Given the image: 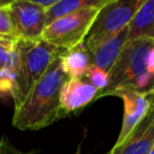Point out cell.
Listing matches in <instances>:
<instances>
[{"instance_id":"cell-15","label":"cell","mask_w":154,"mask_h":154,"mask_svg":"<svg viewBox=\"0 0 154 154\" xmlns=\"http://www.w3.org/2000/svg\"><path fill=\"white\" fill-rule=\"evenodd\" d=\"M0 36L17 37L10 2H0Z\"/></svg>"},{"instance_id":"cell-3","label":"cell","mask_w":154,"mask_h":154,"mask_svg":"<svg viewBox=\"0 0 154 154\" xmlns=\"http://www.w3.org/2000/svg\"><path fill=\"white\" fill-rule=\"evenodd\" d=\"M61 51L45 42L43 40L17 41L16 65L13 72V84L11 96L14 106L19 105L34 84L43 76L51 64L60 55Z\"/></svg>"},{"instance_id":"cell-11","label":"cell","mask_w":154,"mask_h":154,"mask_svg":"<svg viewBox=\"0 0 154 154\" xmlns=\"http://www.w3.org/2000/svg\"><path fill=\"white\" fill-rule=\"evenodd\" d=\"M59 63L67 78H84L85 72L91 64V57L83 42L73 48L61 51Z\"/></svg>"},{"instance_id":"cell-7","label":"cell","mask_w":154,"mask_h":154,"mask_svg":"<svg viewBox=\"0 0 154 154\" xmlns=\"http://www.w3.org/2000/svg\"><path fill=\"white\" fill-rule=\"evenodd\" d=\"M112 95L120 97L124 105L123 123H122L120 132L114 144V146H119L148 113L153 103L154 89L148 91L119 90L113 93Z\"/></svg>"},{"instance_id":"cell-10","label":"cell","mask_w":154,"mask_h":154,"mask_svg":"<svg viewBox=\"0 0 154 154\" xmlns=\"http://www.w3.org/2000/svg\"><path fill=\"white\" fill-rule=\"evenodd\" d=\"M128 36H129V28L126 26L117 35L112 36L111 38L106 40L96 48H94L90 52L91 64L106 72H109V70L117 61L118 57L120 55L125 43L128 42Z\"/></svg>"},{"instance_id":"cell-2","label":"cell","mask_w":154,"mask_h":154,"mask_svg":"<svg viewBox=\"0 0 154 154\" xmlns=\"http://www.w3.org/2000/svg\"><path fill=\"white\" fill-rule=\"evenodd\" d=\"M154 46L153 40L137 38L125 43L120 55L108 72L107 88L96 96H108L119 90L148 91L154 89V78L147 72L146 59L149 49Z\"/></svg>"},{"instance_id":"cell-12","label":"cell","mask_w":154,"mask_h":154,"mask_svg":"<svg viewBox=\"0 0 154 154\" xmlns=\"http://www.w3.org/2000/svg\"><path fill=\"white\" fill-rule=\"evenodd\" d=\"M128 28V41L137 38L154 41V0H144L142 2Z\"/></svg>"},{"instance_id":"cell-14","label":"cell","mask_w":154,"mask_h":154,"mask_svg":"<svg viewBox=\"0 0 154 154\" xmlns=\"http://www.w3.org/2000/svg\"><path fill=\"white\" fill-rule=\"evenodd\" d=\"M17 41V37L0 36V72H14Z\"/></svg>"},{"instance_id":"cell-9","label":"cell","mask_w":154,"mask_h":154,"mask_svg":"<svg viewBox=\"0 0 154 154\" xmlns=\"http://www.w3.org/2000/svg\"><path fill=\"white\" fill-rule=\"evenodd\" d=\"M99 90L83 78H67L60 90V107L63 113L75 112L96 99Z\"/></svg>"},{"instance_id":"cell-8","label":"cell","mask_w":154,"mask_h":154,"mask_svg":"<svg viewBox=\"0 0 154 154\" xmlns=\"http://www.w3.org/2000/svg\"><path fill=\"white\" fill-rule=\"evenodd\" d=\"M154 144V99L146 117L136 125L129 136L107 154H149Z\"/></svg>"},{"instance_id":"cell-18","label":"cell","mask_w":154,"mask_h":154,"mask_svg":"<svg viewBox=\"0 0 154 154\" xmlns=\"http://www.w3.org/2000/svg\"><path fill=\"white\" fill-rule=\"evenodd\" d=\"M146 67H147V72L154 78V46L149 49V52L147 54Z\"/></svg>"},{"instance_id":"cell-5","label":"cell","mask_w":154,"mask_h":154,"mask_svg":"<svg viewBox=\"0 0 154 154\" xmlns=\"http://www.w3.org/2000/svg\"><path fill=\"white\" fill-rule=\"evenodd\" d=\"M100 8L79 10L51 22L46 25L41 40L60 51H66L83 43Z\"/></svg>"},{"instance_id":"cell-16","label":"cell","mask_w":154,"mask_h":154,"mask_svg":"<svg viewBox=\"0 0 154 154\" xmlns=\"http://www.w3.org/2000/svg\"><path fill=\"white\" fill-rule=\"evenodd\" d=\"M84 78H87V81L93 84L99 93L105 90L109 83V76H108V72L101 70L100 67L90 64V66L88 67L87 72H85V76Z\"/></svg>"},{"instance_id":"cell-6","label":"cell","mask_w":154,"mask_h":154,"mask_svg":"<svg viewBox=\"0 0 154 154\" xmlns=\"http://www.w3.org/2000/svg\"><path fill=\"white\" fill-rule=\"evenodd\" d=\"M17 38L38 40L47 25L46 11L34 0L10 1Z\"/></svg>"},{"instance_id":"cell-13","label":"cell","mask_w":154,"mask_h":154,"mask_svg":"<svg viewBox=\"0 0 154 154\" xmlns=\"http://www.w3.org/2000/svg\"><path fill=\"white\" fill-rule=\"evenodd\" d=\"M107 1L108 0H58L51 8L46 11L47 24L64 16L77 12L79 10L102 7Z\"/></svg>"},{"instance_id":"cell-4","label":"cell","mask_w":154,"mask_h":154,"mask_svg":"<svg viewBox=\"0 0 154 154\" xmlns=\"http://www.w3.org/2000/svg\"><path fill=\"white\" fill-rule=\"evenodd\" d=\"M144 0H108L99 11L85 40L89 53L126 28Z\"/></svg>"},{"instance_id":"cell-17","label":"cell","mask_w":154,"mask_h":154,"mask_svg":"<svg viewBox=\"0 0 154 154\" xmlns=\"http://www.w3.org/2000/svg\"><path fill=\"white\" fill-rule=\"evenodd\" d=\"M0 154H30V153L19 150L6 137H2L0 140Z\"/></svg>"},{"instance_id":"cell-1","label":"cell","mask_w":154,"mask_h":154,"mask_svg":"<svg viewBox=\"0 0 154 154\" xmlns=\"http://www.w3.org/2000/svg\"><path fill=\"white\" fill-rule=\"evenodd\" d=\"M66 79L58 57L25 99L14 106L12 125L19 130H40L57 122L64 114L60 107V90Z\"/></svg>"},{"instance_id":"cell-19","label":"cell","mask_w":154,"mask_h":154,"mask_svg":"<svg viewBox=\"0 0 154 154\" xmlns=\"http://www.w3.org/2000/svg\"><path fill=\"white\" fill-rule=\"evenodd\" d=\"M149 154H154V144H153V147H152V149H150Z\"/></svg>"}]
</instances>
